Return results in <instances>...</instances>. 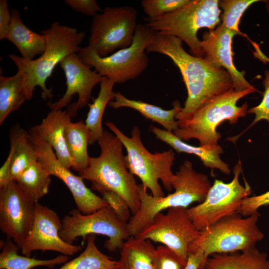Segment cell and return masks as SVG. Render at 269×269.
<instances>
[{"mask_svg":"<svg viewBox=\"0 0 269 269\" xmlns=\"http://www.w3.org/2000/svg\"><path fill=\"white\" fill-rule=\"evenodd\" d=\"M35 208L15 180L0 188V229L20 249L32 227Z\"/></svg>","mask_w":269,"mask_h":269,"instance_id":"16","label":"cell"},{"mask_svg":"<svg viewBox=\"0 0 269 269\" xmlns=\"http://www.w3.org/2000/svg\"><path fill=\"white\" fill-rule=\"evenodd\" d=\"M90 136V131L82 120L71 122L66 127L64 138L72 162V168L78 172L86 168L89 163L88 144Z\"/></svg>","mask_w":269,"mask_h":269,"instance_id":"25","label":"cell"},{"mask_svg":"<svg viewBox=\"0 0 269 269\" xmlns=\"http://www.w3.org/2000/svg\"><path fill=\"white\" fill-rule=\"evenodd\" d=\"M101 152L98 157H90L88 166L79 172L83 179L113 191L121 196L135 214L140 206L137 184L128 169L122 144L119 138L104 131L98 140Z\"/></svg>","mask_w":269,"mask_h":269,"instance_id":"4","label":"cell"},{"mask_svg":"<svg viewBox=\"0 0 269 269\" xmlns=\"http://www.w3.org/2000/svg\"><path fill=\"white\" fill-rule=\"evenodd\" d=\"M259 214L243 217L239 212L227 216L199 231L198 238L189 246L190 251L201 250L204 267L215 254H230L254 247L264 237L257 225Z\"/></svg>","mask_w":269,"mask_h":269,"instance_id":"7","label":"cell"},{"mask_svg":"<svg viewBox=\"0 0 269 269\" xmlns=\"http://www.w3.org/2000/svg\"><path fill=\"white\" fill-rule=\"evenodd\" d=\"M156 31L146 25L138 24L133 43L106 57L100 56L88 46L81 47L77 53L87 66L94 68L103 77L117 84L133 80L147 67L148 57L146 49Z\"/></svg>","mask_w":269,"mask_h":269,"instance_id":"8","label":"cell"},{"mask_svg":"<svg viewBox=\"0 0 269 269\" xmlns=\"http://www.w3.org/2000/svg\"><path fill=\"white\" fill-rule=\"evenodd\" d=\"M11 21L7 0H0V39L6 38Z\"/></svg>","mask_w":269,"mask_h":269,"instance_id":"39","label":"cell"},{"mask_svg":"<svg viewBox=\"0 0 269 269\" xmlns=\"http://www.w3.org/2000/svg\"><path fill=\"white\" fill-rule=\"evenodd\" d=\"M256 91L255 87L242 91H236L233 88L210 99L189 116L178 121V128L173 133L183 141L197 139L200 145L218 144L221 138L220 134L216 131L218 126L226 120L234 124L239 118L246 117L247 102L241 107L237 103Z\"/></svg>","mask_w":269,"mask_h":269,"instance_id":"5","label":"cell"},{"mask_svg":"<svg viewBox=\"0 0 269 269\" xmlns=\"http://www.w3.org/2000/svg\"><path fill=\"white\" fill-rule=\"evenodd\" d=\"M61 220L59 235L69 244L73 245L79 237L84 240L90 235H104L108 239L105 247L114 252L121 249L125 242L131 237L128 223L121 221L109 206L87 215L73 209Z\"/></svg>","mask_w":269,"mask_h":269,"instance_id":"11","label":"cell"},{"mask_svg":"<svg viewBox=\"0 0 269 269\" xmlns=\"http://www.w3.org/2000/svg\"><path fill=\"white\" fill-rule=\"evenodd\" d=\"M191 0H142L141 6L147 18L154 19L184 6Z\"/></svg>","mask_w":269,"mask_h":269,"instance_id":"33","label":"cell"},{"mask_svg":"<svg viewBox=\"0 0 269 269\" xmlns=\"http://www.w3.org/2000/svg\"><path fill=\"white\" fill-rule=\"evenodd\" d=\"M237 34L239 33L237 32L219 24L216 29L204 33L201 47L202 58L216 68H225L232 77L233 89L242 91L254 87L245 78V71H239L233 63L232 39Z\"/></svg>","mask_w":269,"mask_h":269,"instance_id":"18","label":"cell"},{"mask_svg":"<svg viewBox=\"0 0 269 269\" xmlns=\"http://www.w3.org/2000/svg\"><path fill=\"white\" fill-rule=\"evenodd\" d=\"M35 146L38 160L51 175L61 179L70 191L77 209L82 214L94 213L108 206L103 198L94 194L85 184L80 176L73 174L57 159L54 150L48 143L29 131Z\"/></svg>","mask_w":269,"mask_h":269,"instance_id":"14","label":"cell"},{"mask_svg":"<svg viewBox=\"0 0 269 269\" xmlns=\"http://www.w3.org/2000/svg\"><path fill=\"white\" fill-rule=\"evenodd\" d=\"M11 21L6 38L18 49L21 57L27 60L41 55L46 45L45 36L29 29L22 21L17 9L11 10Z\"/></svg>","mask_w":269,"mask_h":269,"instance_id":"21","label":"cell"},{"mask_svg":"<svg viewBox=\"0 0 269 269\" xmlns=\"http://www.w3.org/2000/svg\"><path fill=\"white\" fill-rule=\"evenodd\" d=\"M267 205H269V191L259 195L249 196L244 199L238 212L243 217H247L259 214L258 209Z\"/></svg>","mask_w":269,"mask_h":269,"instance_id":"37","label":"cell"},{"mask_svg":"<svg viewBox=\"0 0 269 269\" xmlns=\"http://www.w3.org/2000/svg\"><path fill=\"white\" fill-rule=\"evenodd\" d=\"M199 235L188 208L173 207L166 214L157 213L152 223L135 237L161 243L187 262L188 247Z\"/></svg>","mask_w":269,"mask_h":269,"instance_id":"13","label":"cell"},{"mask_svg":"<svg viewBox=\"0 0 269 269\" xmlns=\"http://www.w3.org/2000/svg\"><path fill=\"white\" fill-rule=\"evenodd\" d=\"M221 9L217 0H191L184 6L154 19L145 18V25L159 33L180 39L189 46L191 54L203 58L198 30L214 29L220 22Z\"/></svg>","mask_w":269,"mask_h":269,"instance_id":"9","label":"cell"},{"mask_svg":"<svg viewBox=\"0 0 269 269\" xmlns=\"http://www.w3.org/2000/svg\"><path fill=\"white\" fill-rule=\"evenodd\" d=\"M45 36L46 48L37 58L31 60L23 59L10 54L9 58L16 66L24 77V85L28 99L30 100L36 87L41 89V97L46 100L52 97V90L47 88L46 82L51 76L55 66L66 56L78 53L85 37L84 31L61 25L58 22L52 23L49 28L41 31Z\"/></svg>","mask_w":269,"mask_h":269,"instance_id":"2","label":"cell"},{"mask_svg":"<svg viewBox=\"0 0 269 269\" xmlns=\"http://www.w3.org/2000/svg\"><path fill=\"white\" fill-rule=\"evenodd\" d=\"M114 84L112 81L103 77L98 96L93 99L92 104H88L89 110L85 123L90 133L89 144L98 141L103 134V116L107 105L115 99Z\"/></svg>","mask_w":269,"mask_h":269,"instance_id":"28","label":"cell"},{"mask_svg":"<svg viewBox=\"0 0 269 269\" xmlns=\"http://www.w3.org/2000/svg\"><path fill=\"white\" fill-rule=\"evenodd\" d=\"M93 190L98 191L117 217L122 222L128 223L132 216L129 206L126 200L118 193L92 183Z\"/></svg>","mask_w":269,"mask_h":269,"instance_id":"34","label":"cell"},{"mask_svg":"<svg viewBox=\"0 0 269 269\" xmlns=\"http://www.w3.org/2000/svg\"><path fill=\"white\" fill-rule=\"evenodd\" d=\"M65 3L75 11L84 14L94 16L102 11L95 0H65Z\"/></svg>","mask_w":269,"mask_h":269,"instance_id":"38","label":"cell"},{"mask_svg":"<svg viewBox=\"0 0 269 269\" xmlns=\"http://www.w3.org/2000/svg\"><path fill=\"white\" fill-rule=\"evenodd\" d=\"M155 248L150 240L130 237L121 249L119 269H153Z\"/></svg>","mask_w":269,"mask_h":269,"instance_id":"26","label":"cell"},{"mask_svg":"<svg viewBox=\"0 0 269 269\" xmlns=\"http://www.w3.org/2000/svg\"><path fill=\"white\" fill-rule=\"evenodd\" d=\"M204 269H269L268 255L256 247L230 254H215L206 260Z\"/></svg>","mask_w":269,"mask_h":269,"instance_id":"23","label":"cell"},{"mask_svg":"<svg viewBox=\"0 0 269 269\" xmlns=\"http://www.w3.org/2000/svg\"><path fill=\"white\" fill-rule=\"evenodd\" d=\"M105 125L119 138L126 148L127 166L133 175L140 179L145 190L149 189L154 197L165 196L159 184V180L167 191L172 190V183L175 174L172 172L171 167L175 154L172 149L152 153L143 145L138 127L133 128L130 137L124 134L112 122L107 121Z\"/></svg>","mask_w":269,"mask_h":269,"instance_id":"6","label":"cell"},{"mask_svg":"<svg viewBox=\"0 0 269 269\" xmlns=\"http://www.w3.org/2000/svg\"><path fill=\"white\" fill-rule=\"evenodd\" d=\"M185 269H204V253L202 251L188 252Z\"/></svg>","mask_w":269,"mask_h":269,"instance_id":"40","label":"cell"},{"mask_svg":"<svg viewBox=\"0 0 269 269\" xmlns=\"http://www.w3.org/2000/svg\"><path fill=\"white\" fill-rule=\"evenodd\" d=\"M258 0H219V6L223 11L221 16V24L226 28L242 35L239 25L245 11Z\"/></svg>","mask_w":269,"mask_h":269,"instance_id":"32","label":"cell"},{"mask_svg":"<svg viewBox=\"0 0 269 269\" xmlns=\"http://www.w3.org/2000/svg\"><path fill=\"white\" fill-rule=\"evenodd\" d=\"M73 117L67 110H50L40 124L30 130L51 146L58 160L68 169L72 168V162L66 145L64 133Z\"/></svg>","mask_w":269,"mask_h":269,"instance_id":"19","label":"cell"},{"mask_svg":"<svg viewBox=\"0 0 269 269\" xmlns=\"http://www.w3.org/2000/svg\"><path fill=\"white\" fill-rule=\"evenodd\" d=\"M146 52L168 56L181 73L188 95L184 107L175 117L177 121L186 118L210 99L233 88L232 77L227 70L187 53L182 41L175 36L156 32Z\"/></svg>","mask_w":269,"mask_h":269,"instance_id":"1","label":"cell"},{"mask_svg":"<svg viewBox=\"0 0 269 269\" xmlns=\"http://www.w3.org/2000/svg\"><path fill=\"white\" fill-rule=\"evenodd\" d=\"M149 130L157 139L169 145L177 152H185L195 155L200 159L205 167L219 169L225 174L230 173L231 170L229 165L220 158L223 149L219 144L213 145L193 146L185 142L175 136L172 132L160 129L153 126H150Z\"/></svg>","mask_w":269,"mask_h":269,"instance_id":"20","label":"cell"},{"mask_svg":"<svg viewBox=\"0 0 269 269\" xmlns=\"http://www.w3.org/2000/svg\"><path fill=\"white\" fill-rule=\"evenodd\" d=\"M12 152L9 150L6 159L0 169V188L12 181L11 176Z\"/></svg>","mask_w":269,"mask_h":269,"instance_id":"41","label":"cell"},{"mask_svg":"<svg viewBox=\"0 0 269 269\" xmlns=\"http://www.w3.org/2000/svg\"><path fill=\"white\" fill-rule=\"evenodd\" d=\"M108 105L114 109L122 107L133 109L146 119L159 124L165 130L172 132L178 128V122L175 117L182 108L180 103L176 101L173 102L172 109L164 110L143 101L129 99L119 92H115L114 100L110 101Z\"/></svg>","mask_w":269,"mask_h":269,"instance_id":"22","label":"cell"},{"mask_svg":"<svg viewBox=\"0 0 269 269\" xmlns=\"http://www.w3.org/2000/svg\"><path fill=\"white\" fill-rule=\"evenodd\" d=\"M59 65L65 76L66 90L57 102H49L47 106L50 110H59L69 105L67 110L74 117L78 110L88 105L93 88L103 77L84 64L77 53L68 55Z\"/></svg>","mask_w":269,"mask_h":269,"instance_id":"15","label":"cell"},{"mask_svg":"<svg viewBox=\"0 0 269 269\" xmlns=\"http://www.w3.org/2000/svg\"><path fill=\"white\" fill-rule=\"evenodd\" d=\"M186 263L172 250L164 245L155 248L153 269H185Z\"/></svg>","mask_w":269,"mask_h":269,"instance_id":"35","label":"cell"},{"mask_svg":"<svg viewBox=\"0 0 269 269\" xmlns=\"http://www.w3.org/2000/svg\"><path fill=\"white\" fill-rule=\"evenodd\" d=\"M9 137L11 179L16 180L28 166L38 161V156L29 132L16 125L10 129Z\"/></svg>","mask_w":269,"mask_h":269,"instance_id":"24","label":"cell"},{"mask_svg":"<svg viewBox=\"0 0 269 269\" xmlns=\"http://www.w3.org/2000/svg\"><path fill=\"white\" fill-rule=\"evenodd\" d=\"M265 78L263 81L265 91L263 99L260 104L248 110L247 114H254L255 119L247 129L262 120H265L269 123V69L265 72Z\"/></svg>","mask_w":269,"mask_h":269,"instance_id":"36","label":"cell"},{"mask_svg":"<svg viewBox=\"0 0 269 269\" xmlns=\"http://www.w3.org/2000/svg\"><path fill=\"white\" fill-rule=\"evenodd\" d=\"M28 100L22 73L17 70L13 76H0V124L8 116Z\"/></svg>","mask_w":269,"mask_h":269,"instance_id":"29","label":"cell"},{"mask_svg":"<svg viewBox=\"0 0 269 269\" xmlns=\"http://www.w3.org/2000/svg\"><path fill=\"white\" fill-rule=\"evenodd\" d=\"M137 14L131 6L105 7L93 16L88 46L101 57L129 47L138 25Z\"/></svg>","mask_w":269,"mask_h":269,"instance_id":"10","label":"cell"},{"mask_svg":"<svg viewBox=\"0 0 269 269\" xmlns=\"http://www.w3.org/2000/svg\"><path fill=\"white\" fill-rule=\"evenodd\" d=\"M95 239L96 235H89L84 251L58 269H119L118 261L102 253L96 246Z\"/></svg>","mask_w":269,"mask_h":269,"instance_id":"31","label":"cell"},{"mask_svg":"<svg viewBox=\"0 0 269 269\" xmlns=\"http://www.w3.org/2000/svg\"><path fill=\"white\" fill-rule=\"evenodd\" d=\"M0 269H32L38 266L53 268L56 265L65 264L69 256L61 255L49 260H40L20 256L18 254L20 248L10 239L0 242Z\"/></svg>","mask_w":269,"mask_h":269,"instance_id":"27","label":"cell"},{"mask_svg":"<svg viewBox=\"0 0 269 269\" xmlns=\"http://www.w3.org/2000/svg\"><path fill=\"white\" fill-rule=\"evenodd\" d=\"M61 228L62 220L53 210L36 203L33 224L20 249L21 254L30 257L36 250L52 251L69 256L81 251V246L68 244L61 238Z\"/></svg>","mask_w":269,"mask_h":269,"instance_id":"17","label":"cell"},{"mask_svg":"<svg viewBox=\"0 0 269 269\" xmlns=\"http://www.w3.org/2000/svg\"><path fill=\"white\" fill-rule=\"evenodd\" d=\"M15 181L21 192L36 203L48 193L51 178L37 161L28 166Z\"/></svg>","mask_w":269,"mask_h":269,"instance_id":"30","label":"cell"},{"mask_svg":"<svg viewBox=\"0 0 269 269\" xmlns=\"http://www.w3.org/2000/svg\"><path fill=\"white\" fill-rule=\"evenodd\" d=\"M211 186L208 176L196 172L189 160L184 161L175 174L172 183L175 191L172 193L163 197H154L147 192L141 184H138L140 206L128 223L130 236H136L152 223L157 213L164 210L173 207L187 208L194 202H203Z\"/></svg>","mask_w":269,"mask_h":269,"instance_id":"3","label":"cell"},{"mask_svg":"<svg viewBox=\"0 0 269 269\" xmlns=\"http://www.w3.org/2000/svg\"><path fill=\"white\" fill-rule=\"evenodd\" d=\"M242 170L239 160L233 168L234 177L230 182L215 180L204 201L188 208L189 215L199 231L238 212L244 199L250 195L252 191L249 184L246 183L243 186L240 183Z\"/></svg>","mask_w":269,"mask_h":269,"instance_id":"12","label":"cell"}]
</instances>
